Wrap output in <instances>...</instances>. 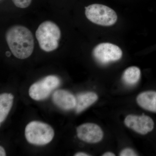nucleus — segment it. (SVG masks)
<instances>
[{
	"instance_id": "39448f33",
	"label": "nucleus",
	"mask_w": 156,
	"mask_h": 156,
	"mask_svg": "<svg viewBox=\"0 0 156 156\" xmlns=\"http://www.w3.org/2000/svg\"><path fill=\"white\" fill-rule=\"evenodd\" d=\"M60 84V80L58 77L48 76L32 84L30 88L29 94L34 100H44L49 97L52 91Z\"/></svg>"
},
{
	"instance_id": "423d86ee",
	"label": "nucleus",
	"mask_w": 156,
	"mask_h": 156,
	"mask_svg": "<svg viewBox=\"0 0 156 156\" xmlns=\"http://www.w3.org/2000/svg\"><path fill=\"white\" fill-rule=\"evenodd\" d=\"M92 55L98 63L106 65L121 59L122 51L117 45L111 43H101L93 49Z\"/></svg>"
},
{
	"instance_id": "9b49d317",
	"label": "nucleus",
	"mask_w": 156,
	"mask_h": 156,
	"mask_svg": "<svg viewBox=\"0 0 156 156\" xmlns=\"http://www.w3.org/2000/svg\"><path fill=\"white\" fill-rule=\"evenodd\" d=\"M98 99V96L94 92L81 93L76 97V104L75 107L76 112L80 113L92 105Z\"/></svg>"
},
{
	"instance_id": "0eeeda50",
	"label": "nucleus",
	"mask_w": 156,
	"mask_h": 156,
	"mask_svg": "<svg viewBox=\"0 0 156 156\" xmlns=\"http://www.w3.org/2000/svg\"><path fill=\"white\" fill-rule=\"evenodd\" d=\"M124 123L128 128L142 135L151 132L154 128V120L144 114L141 115H128L125 118Z\"/></svg>"
},
{
	"instance_id": "4468645a",
	"label": "nucleus",
	"mask_w": 156,
	"mask_h": 156,
	"mask_svg": "<svg viewBox=\"0 0 156 156\" xmlns=\"http://www.w3.org/2000/svg\"><path fill=\"white\" fill-rule=\"evenodd\" d=\"M15 5L20 9H25L30 5L32 0H12Z\"/></svg>"
},
{
	"instance_id": "f03ea898",
	"label": "nucleus",
	"mask_w": 156,
	"mask_h": 156,
	"mask_svg": "<svg viewBox=\"0 0 156 156\" xmlns=\"http://www.w3.org/2000/svg\"><path fill=\"white\" fill-rule=\"evenodd\" d=\"M36 37L42 50L51 52L58 48L61 31L54 22L46 21L39 25L36 32Z\"/></svg>"
},
{
	"instance_id": "20e7f679",
	"label": "nucleus",
	"mask_w": 156,
	"mask_h": 156,
	"mask_svg": "<svg viewBox=\"0 0 156 156\" xmlns=\"http://www.w3.org/2000/svg\"><path fill=\"white\" fill-rule=\"evenodd\" d=\"M85 14L91 22L102 26H111L118 19L116 13L113 9L101 4H92L86 7Z\"/></svg>"
},
{
	"instance_id": "7ed1b4c3",
	"label": "nucleus",
	"mask_w": 156,
	"mask_h": 156,
	"mask_svg": "<svg viewBox=\"0 0 156 156\" xmlns=\"http://www.w3.org/2000/svg\"><path fill=\"white\" fill-rule=\"evenodd\" d=\"M25 135L30 143L34 145H44L52 141L54 136V131L48 124L33 121L26 127Z\"/></svg>"
},
{
	"instance_id": "ddd939ff",
	"label": "nucleus",
	"mask_w": 156,
	"mask_h": 156,
	"mask_svg": "<svg viewBox=\"0 0 156 156\" xmlns=\"http://www.w3.org/2000/svg\"><path fill=\"white\" fill-rule=\"evenodd\" d=\"M141 72L139 68L136 66L128 67L123 73L122 79L124 83L127 85H135L139 81Z\"/></svg>"
},
{
	"instance_id": "f8f14e48",
	"label": "nucleus",
	"mask_w": 156,
	"mask_h": 156,
	"mask_svg": "<svg viewBox=\"0 0 156 156\" xmlns=\"http://www.w3.org/2000/svg\"><path fill=\"white\" fill-rule=\"evenodd\" d=\"M14 96L11 93H5L0 95V123L5 121L13 105Z\"/></svg>"
},
{
	"instance_id": "dca6fc26",
	"label": "nucleus",
	"mask_w": 156,
	"mask_h": 156,
	"mask_svg": "<svg viewBox=\"0 0 156 156\" xmlns=\"http://www.w3.org/2000/svg\"><path fill=\"white\" fill-rule=\"evenodd\" d=\"M5 151L4 149L2 147H0V156H6Z\"/></svg>"
},
{
	"instance_id": "9d476101",
	"label": "nucleus",
	"mask_w": 156,
	"mask_h": 156,
	"mask_svg": "<svg viewBox=\"0 0 156 156\" xmlns=\"http://www.w3.org/2000/svg\"><path fill=\"white\" fill-rule=\"evenodd\" d=\"M136 100L138 105L142 108L156 113V91L143 92L137 96Z\"/></svg>"
},
{
	"instance_id": "6e6552de",
	"label": "nucleus",
	"mask_w": 156,
	"mask_h": 156,
	"mask_svg": "<svg viewBox=\"0 0 156 156\" xmlns=\"http://www.w3.org/2000/svg\"><path fill=\"white\" fill-rule=\"evenodd\" d=\"M77 135L79 139L88 143H97L103 137L102 129L94 123L82 124L77 128Z\"/></svg>"
},
{
	"instance_id": "f3484780",
	"label": "nucleus",
	"mask_w": 156,
	"mask_h": 156,
	"mask_svg": "<svg viewBox=\"0 0 156 156\" xmlns=\"http://www.w3.org/2000/svg\"><path fill=\"white\" fill-rule=\"evenodd\" d=\"M74 156H90V155L88 154L87 153H85L82 152H78L76 153L74 155Z\"/></svg>"
},
{
	"instance_id": "1a4fd4ad",
	"label": "nucleus",
	"mask_w": 156,
	"mask_h": 156,
	"mask_svg": "<svg viewBox=\"0 0 156 156\" xmlns=\"http://www.w3.org/2000/svg\"><path fill=\"white\" fill-rule=\"evenodd\" d=\"M53 102L59 108L64 110H70L75 108L76 97L71 93L63 89H58L53 95Z\"/></svg>"
},
{
	"instance_id": "f257e3e1",
	"label": "nucleus",
	"mask_w": 156,
	"mask_h": 156,
	"mask_svg": "<svg viewBox=\"0 0 156 156\" xmlns=\"http://www.w3.org/2000/svg\"><path fill=\"white\" fill-rule=\"evenodd\" d=\"M5 38L11 53L16 58L25 59L32 54L34 46L33 36L25 27H11L6 32Z\"/></svg>"
},
{
	"instance_id": "2eb2a0df",
	"label": "nucleus",
	"mask_w": 156,
	"mask_h": 156,
	"mask_svg": "<svg viewBox=\"0 0 156 156\" xmlns=\"http://www.w3.org/2000/svg\"><path fill=\"white\" fill-rule=\"evenodd\" d=\"M120 156H137V154L132 149L129 148L123 149L120 153Z\"/></svg>"
},
{
	"instance_id": "a211bd4d",
	"label": "nucleus",
	"mask_w": 156,
	"mask_h": 156,
	"mask_svg": "<svg viewBox=\"0 0 156 156\" xmlns=\"http://www.w3.org/2000/svg\"><path fill=\"white\" fill-rule=\"evenodd\" d=\"M103 156H115V154L111 152H107L102 154Z\"/></svg>"
}]
</instances>
